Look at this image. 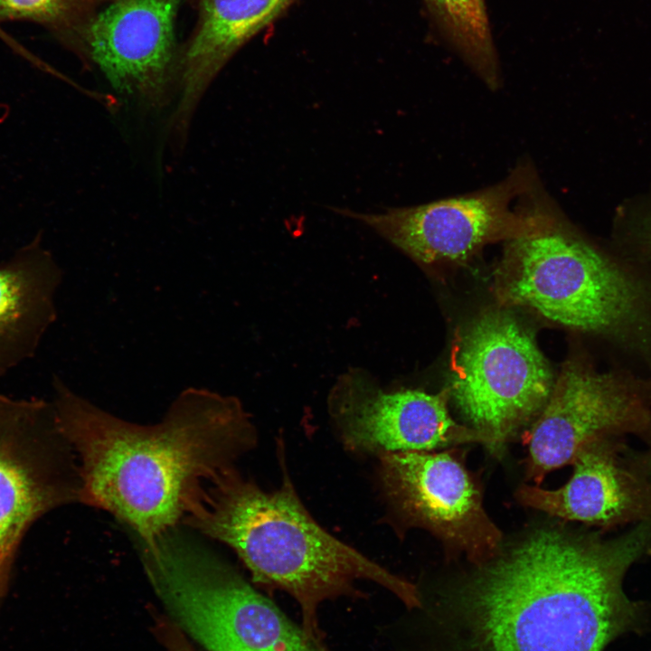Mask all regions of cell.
I'll list each match as a JSON object with an SVG mask.
<instances>
[{
  "label": "cell",
  "instance_id": "cell-2",
  "mask_svg": "<svg viewBox=\"0 0 651 651\" xmlns=\"http://www.w3.org/2000/svg\"><path fill=\"white\" fill-rule=\"evenodd\" d=\"M58 426L80 476V503L127 525L143 547L177 526L199 488L257 444L256 429L236 398L187 390L163 420L118 419L52 380Z\"/></svg>",
  "mask_w": 651,
  "mask_h": 651
},
{
  "label": "cell",
  "instance_id": "cell-9",
  "mask_svg": "<svg viewBox=\"0 0 651 651\" xmlns=\"http://www.w3.org/2000/svg\"><path fill=\"white\" fill-rule=\"evenodd\" d=\"M447 397L417 390L387 392L362 369L342 374L328 396V410L346 448L360 453L431 451L489 440L449 415Z\"/></svg>",
  "mask_w": 651,
  "mask_h": 651
},
{
  "label": "cell",
  "instance_id": "cell-11",
  "mask_svg": "<svg viewBox=\"0 0 651 651\" xmlns=\"http://www.w3.org/2000/svg\"><path fill=\"white\" fill-rule=\"evenodd\" d=\"M651 427L644 399L621 378L578 363L564 366L528 439L527 476L540 485L589 443Z\"/></svg>",
  "mask_w": 651,
  "mask_h": 651
},
{
  "label": "cell",
  "instance_id": "cell-1",
  "mask_svg": "<svg viewBox=\"0 0 651 651\" xmlns=\"http://www.w3.org/2000/svg\"><path fill=\"white\" fill-rule=\"evenodd\" d=\"M651 550V523L609 540L533 532L480 565L448 601L463 651H603L637 629L643 609L624 591Z\"/></svg>",
  "mask_w": 651,
  "mask_h": 651
},
{
  "label": "cell",
  "instance_id": "cell-7",
  "mask_svg": "<svg viewBox=\"0 0 651 651\" xmlns=\"http://www.w3.org/2000/svg\"><path fill=\"white\" fill-rule=\"evenodd\" d=\"M80 488L78 461L52 402L0 393V594L29 528L80 502Z\"/></svg>",
  "mask_w": 651,
  "mask_h": 651
},
{
  "label": "cell",
  "instance_id": "cell-4",
  "mask_svg": "<svg viewBox=\"0 0 651 651\" xmlns=\"http://www.w3.org/2000/svg\"><path fill=\"white\" fill-rule=\"evenodd\" d=\"M497 277L502 299L571 328L624 339L647 326L645 288L577 235L544 192L531 227L508 241Z\"/></svg>",
  "mask_w": 651,
  "mask_h": 651
},
{
  "label": "cell",
  "instance_id": "cell-10",
  "mask_svg": "<svg viewBox=\"0 0 651 651\" xmlns=\"http://www.w3.org/2000/svg\"><path fill=\"white\" fill-rule=\"evenodd\" d=\"M182 0H114L85 28L72 52L111 86L153 108L178 84L175 24Z\"/></svg>",
  "mask_w": 651,
  "mask_h": 651
},
{
  "label": "cell",
  "instance_id": "cell-13",
  "mask_svg": "<svg viewBox=\"0 0 651 651\" xmlns=\"http://www.w3.org/2000/svg\"><path fill=\"white\" fill-rule=\"evenodd\" d=\"M295 1L197 0V24L179 55L175 133L186 132L201 99L228 61Z\"/></svg>",
  "mask_w": 651,
  "mask_h": 651
},
{
  "label": "cell",
  "instance_id": "cell-8",
  "mask_svg": "<svg viewBox=\"0 0 651 651\" xmlns=\"http://www.w3.org/2000/svg\"><path fill=\"white\" fill-rule=\"evenodd\" d=\"M380 456L384 494L407 523L429 530L479 566L495 558L502 533L486 514L477 485L457 457L448 451Z\"/></svg>",
  "mask_w": 651,
  "mask_h": 651
},
{
  "label": "cell",
  "instance_id": "cell-6",
  "mask_svg": "<svg viewBox=\"0 0 651 651\" xmlns=\"http://www.w3.org/2000/svg\"><path fill=\"white\" fill-rule=\"evenodd\" d=\"M541 186L535 168L524 160L502 181L463 195L377 213L332 209L363 222L420 263L458 262L529 229Z\"/></svg>",
  "mask_w": 651,
  "mask_h": 651
},
{
  "label": "cell",
  "instance_id": "cell-14",
  "mask_svg": "<svg viewBox=\"0 0 651 651\" xmlns=\"http://www.w3.org/2000/svg\"><path fill=\"white\" fill-rule=\"evenodd\" d=\"M62 272L42 232L0 262V378L35 356L57 318Z\"/></svg>",
  "mask_w": 651,
  "mask_h": 651
},
{
  "label": "cell",
  "instance_id": "cell-15",
  "mask_svg": "<svg viewBox=\"0 0 651 651\" xmlns=\"http://www.w3.org/2000/svg\"><path fill=\"white\" fill-rule=\"evenodd\" d=\"M448 42L492 90L499 66L484 0H424Z\"/></svg>",
  "mask_w": 651,
  "mask_h": 651
},
{
  "label": "cell",
  "instance_id": "cell-16",
  "mask_svg": "<svg viewBox=\"0 0 651 651\" xmlns=\"http://www.w3.org/2000/svg\"><path fill=\"white\" fill-rule=\"evenodd\" d=\"M113 1L0 0V24L21 21L42 25L70 50L99 8Z\"/></svg>",
  "mask_w": 651,
  "mask_h": 651
},
{
  "label": "cell",
  "instance_id": "cell-12",
  "mask_svg": "<svg viewBox=\"0 0 651 651\" xmlns=\"http://www.w3.org/2000/svg\"><path fill=\"white\" fill-rule=\"evenodd\" d=\"M572 464L573 474L563 486L523 485L516 498L550 515L603 527L651 523V478L627 462L610 438L586 445Z\"/></svg>",
  "mask_w": 651,
  "mask_h": 651
},
{
  "label": "cell",
  "instance_id": "cell-17",
  "mask_svg": "<svg viewBox=\"0 0 651 651\" xmlns=\"http://www.w3.org/2000/svg\"><path fill=\"white\" fill-rule=\"evenodd\" d=\"M154 633L167 651H195L185 635L166 617L156 619Z\"/></svg>",
  "mask_w": 651,
  "mask_h": 651
},
{
  "label": "cell",
  "instance_id": "cell-5",
  "mask_svg": "<svg viewBox=\"0 0 651 651\" xmlns=\"http://www.w3.org/2000/svg\"><path fill=\"white\" fill-rule=\"evenodd\" d=\"M553 387L533 335L503 310L480 314L464 330L453 357L449 392L473 429L500 452L542 410Z\"/></svg>",
  "mask_w": 651,
  "mask_h": 651
},
{
  "label": "cell",
  "instance_id": "cell-3",
  "mask_svg": "<svg viewBox=\"0 0 651 651\" xmlns=\"http://www.w3.org/2000/svg\"><path fill=\"white\" fill-rule=\"evenodd\" d=\"M282 463V483L272 491L244 477L234 466L220 471L195 493L183 522L231 547L255 583L283 590L295 599L301 609L302 627L314 637L323 639L319 606L326 600L355 595L356 580H371L408 608L420 607L416 586L316 522Z\"/></svg>",
  "mask_w": 651,
  "mask_h": 651
}]
</instances>
